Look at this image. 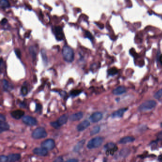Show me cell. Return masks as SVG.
Segmentation results:
<instances>
[{"instance_id": "obj_12", "label": "cell", "mask_w": 162, "mask_h": 162, "mask_svg": "<svg viewBox=\"0 0 162 162\" xmlns=\"http://www.w3.org/2000/svg\"><path fill=\"white\" fill-rule=\"evenodd\" d=\"M127 110V108H122L118 110H117L112 114V117H121L123 116L125 112Z\"/></svg>"}, {"instance_id": "obj_30", "label": "cell", "mask_w": 162, "mask_h": 162, "mask_svg": "<svg viewBox=\"0 0 162 162\" xmlns=\"http://www.w3.org/2000/svg\"><path fill=\"white\" fill-rule=\"evenodd\" d=\"M15 54L16 55L17 57L18 58H20L21 57V52L20 50L19 49H18V48L15 49Z\"/></svg>"}, {"instance_id": "obj_1", "label": "cell", "mask_w": 162, "mask_h": 162, "mask_svg": "<svg viewBox=\"0 0 162 162\" xmlns=\"http://www.w3.org/2000/svg\"><path fill=\"white\" fill-rule=\"evenodd\" d=\"M62 52L65 61L70 63L74 60V51L71 47L65 46L62 48Z\"/></svg>"}, {"instance_id": "obj_42", "label": "cell", "mask_w": 162, "mask_h": 162, "mask_svg": "<svg viewBox=\"0 0 162 162\" xmlns=\"http://www.w3.org/2000/svg\"><path fill=\"white\" fill-rule=\"evenodd\" d=\"M161 127H162V123H161Z\"/></svg>"}, {"instance_id": "obj_35", "label": "cell", "mask_w": 162, "mask_h": 162, "mask_svg": "<svg viewBox=\"0 0 162 162\" xmlns=\"http://www.w3.org/2000/svg\"><path fill=\"white\" fill-rule=\"evenodd\" d=\"M128 149H123L121 151V155L122 156H125V153H128Z\"/></svg>"}, {"instance_id": "obj_31", "label": "cell", "mask_w": 162, "mask_h": 162, "mask_svg": "<svg viewBox=\"0 0 162 162\" xmlns=\"http://www.w3.org/2000/svg\"><path fill=\"white\" fill-rule=\"evenodd\" d=\"M27 92H28V90H27V87H25V86H23V87H22V94H23V95H26L27 94Z\"/></svg>"}, {"instance_id": "obj_33", "label": "cell", "mask_w": 162, "mask_h": 162, "mask_svg": "<svg viewBox=\"0 0 162 162\" xmlns=\"http://www.w3.org/2000/svg\"><path fill=\"white\" fill-rule=\"evenodd\" d=\"M6 120V118L4 115L3 114L0 115V121L1 122H5Z\"/></svg>"}, {"instance_id": "obj_23", "label": "cell", "mask_w": 162, "mask_h": 162, "mask_svg": "<svg viewBox=\"0 0 162 162\" xmlns=\"http://www.w3.org/2000/svg\"><path fill=\"white\" fill-rule=\"evenodd\" d=\"M118 72V70L116 67H112L108 71V73L109 75H114L117 74Z\"/></svg>"}, {"instance_id": "obj_36", "label": "cell", "mask_w": 162, "mask_h": 162, "mask_svg": "<svg viewBox=\"0 0 162 162\" xmlns=\"http://www.w3.org/2000/svg\"><path fill=\"white\" fill-rule=\"evenodd\" d=\"M65 162H79V160L77 159L73 158V159H70L69 160H67Z\"/></svg>"}, {"instance_id": "obj_8", "label": "cell", "mask_w": 162, "mask_h": 162, "mask_svg": "<svg viewBox=\"0 0 162 162\" xmlns=\"http://www.w3.org/2000/svg\"><path fill=\"white\" fill-rule=\"evenodd\" d=\"M34 154L39 156H44L47 155L48 154V150L43 148H34L33 150Z\"/></svg>"}, {"instance_id": "obj_20", "label": "cell", "mask_w": 162, "mask_h": 162, "mask_svg": "<svg viewBox=\"0 0 162 162\" xmlns=\"http://www.w3.org/2000/svg\"><path fill=\"white\" fill-rule=\"evenodd\" d=\"M0 6L2 9H5L10 6V3L8 0H1Z\"/></svg>"}, {"instance_id": "obj_18", "label": "cell", "mask_w": 162, "mask_h": 162, "mask_svg": "<svg viewBox=\"0 0 162 162\" xmlns=\"http://www.w3.org/2000/svg\"><path fill=\"white\" fill-rule=\"evenodd\" d=\"M85 143V140H82L81 141L79 142L76 146H75L74 148V151L75 152H78L83 148L84 144Z\"/></svg>"}, {"instance_id": "obj_19", "label": "cell", "mask_w": 162, "mask_h": 162, "mask_svg": "<svg viewBox=\"0 0 162 162\" xmlns=\"http://www.w3.org/2000/svg\"><path fill=\"white\" fill-rule=\"evenodd\" d=\"M10 126L9 124L5 122H1L0 123V132L2 133L3 132L8 130L9 129Z\"/></svg>"}, {"instance_id": "obj_10", "label": "cell", "mask_w": 162, "mask_h": 162, "mask_svg": "<svg viewBox=\"0 0 162 162\" xmlns=\"http://www.w3.org/2000/svg\"><path fill=\"white\" fill-rule=\"evenodd\" d=\"M89 126L90 122H89L88 120H85L78 125L77 129L79 131H82L86 129L87 127H88Z\"/></svg>"}, {"instance_id": "obj_2", "label": "cell", "mask_w": 162, "mask_h": 162, "mask_svg": "<svg viewBox=\"0 0 162 162\" xmlns=\"http://www.w3.org/2000/svg\"><path fill=\"white\" fill-rule=\"evenodd\" d=\"M156 101L153 100H148L144 102L139 107V110L141 111H146L151 110L156 106Z\"/></svg>"}, {"instance_id": "obj_32", "label": "cell", "mask_w": 162, "mask_h": 162, "mask_svg": "<svg viewBox=\"0 0 162 162\" xmlns=\"http://www.w3.org/2000/svg\"><path fill=\"white\" fill-rule=\"evenodd\" d=\"M86 36L87 38H89L90 40H92L93 39V36H92V34L89 31H86Z\"/></svg>"}, {"instance_id": "obj_21", "label": "cell", "mask_w": 162, "mask_h": 162, "mask_svg": "<svg viewBox=\"0 0 162 162\" xmlns=\"http://www.w3.org/2000/svg\"><path fill=\"white\" fill-rule=\"evenodd\" d=\"M41 56H42V59H43V61L44 62V63H47V62H48V59H47V56L45 50H44V49L41 50Z\"/></svg>"}, {"instance_id": "obj_17", "label": "cell", "mask_w": 162, "mask_h": 162, "mask_svg": "<svg viewBox=\"0 0 162 162\" xmlns=\"http://www.w3.org/2000/svg\"><path fill=\"white\" fill-rule=\"evenodd\" d=\"M55 35L58 40H61L63 37V34L62 32V29L60 27H57L55 30Z\"/></svg>"}, {"instance_id": "obj_13", "label": "cell", "mask_w": 162, "mask_h": 162, "mask_svg": "<svg viewBox=\"0 0 162 162\" xmlns=\"http://www.w3.org/2000/svg\"><path fill=\"white\" fill-rule=\"evenodd\" d=\"M8 162H15L20 160L21 158V155L19 154H10L8 156Z\"/></svg>"}, {"instance_id": "obj_28", "label": "cell", "mask_w": 162, "mask_h": 162, "mask_svg": "<svg viewBox=\"0 0 162 162\" xmlns=\"http://www.w3.org/2000/svg\"><path fill=\"white\" fill-rule=\"evenodd\" d=\"M50 125H51V126L52 127H54L55 129H59L60 127V125L58 124L57 121L51 122V123H50Z\"/></svg>"}, {"instance_id": "obj_5", "label": "cell", "mask_w": 162, "mask_h": 162, "mask_svg": "<svg viewBox=\"0 0 162 162\" xmlns=\"http://www.w3.org/2000/svg\"><path fill=\"white\" fill-rule=\"evenodd\" d=\"M41 146L47 150H51L55 148V141L52 139H48L43 141L41 144Z\"/></svg>"}, {"instance_id": "obj_41", "label": "cell", "mask_w": 162, "mask_h": 162, "mask_svg": "<svg viewBox=\"0 0 162 162\" xmlns=\"http://www.w3.org/2000/svg\"><path fill=\"white\" fill-rule=\"evenodd\" d=\"M159 160H161V161H162V155H161L159 158Z\"/></svg>"}, {"instance_id": "obj_7", "label": "cell", "mask_w": 162, "mask_h": 162, "mask_svg": "<svg viewBox=\"0 0 162 162\" xmlns=\"http://www.w3.org/2000/svg\"><path fill=\"white\" fill-rule=\"evenodd\" d=\"M103 114L99 112H96L94 113L90 117V120L93 123H96V122L99 121L100 120L102 119Z\"/></svg>"}, {"instance_id": "obj_9", "label": "cell", "mask_w": 162, "mask_h": 162, "mask_svg": "<svg viewBox=\"0 0 162 162\" xmlns=\"http://www.w3.org/2000/svg\"><path fill=\"white\" fill-rule=\"evenodd\" d=\"M24 111L21 110H18L13 111L11 113V115L12 117H13L15 119L19 120L21 118H22L24 115Z\"/></svg>"}, {"instance_id": "obj_25", "label": "cell", "mask_w": 162, "mask_h": 162, "mask_svg": "<svg viewBox=\"0 0 162 162\" xmlns=\"http://www.w3.org/2000/svg\"><path fill=\"white\" fill-rule=\"evenodd\" d=\"M154 97L155 99H160L162 97V89L159 90L158 92H156L155 95H154Z\"/></svg>"}, {"instance_id": "obj_34", "label": "cell", "mask_w": 162, "mask_h": 162, "mask_svg": "<svg viewBox=\"0 0 162 162\" xmlns=\"http://www.w3.org/2000/svg\"><path fill=\"white\" fill-rule=\"evenodd\" d=\"M53 162H63V158L61 156L57 158Z\"/></svg>"}, {"instance_id": "obj_38", "label": "cell", "mask_w": 162, "mask_h": 162, "mask_svg": "<svg viewBox=\"0 0 162 162\" xmlns=\"http://www.w3.org/2000/svg\"><path fill=\"white\" fill-rule=\"evenodd\" d=\"M157 139L159 140H162V131L160 132L157 135Z\"/></svg>"}, {"instance_id": "obj_29", "label": "cell", "mask_w": 162, "mask_h": 162, "mask_svg": "<svg viewBox=\"0 0 162 162\" xmlns=\"http://www.w3.org/2000/svg\"><path fill=\"white\" fill-rule=\"evenodd\" d=\"M8 161V158L5 155H2L0 156V162H7Z\"/></svg>"}, {"instance_id": "obj_26", "label": "cell", "mask_w": 162, "mask_h": 162, "mask_svg": "<svg viewBox=\"0 0 162 162\" xmlns=\"http://www.w3.org/2000/svg\"><path fill=\"white\" fill-rule=\"evenodd\" d=\"M2 82H3V87L4 89L5 90H8L9 89V83L6 80H3Z\"/></svg>"}, {"instance_id": "obj_22", "label": "cell", "mask_w": 162, "mask_h": 162, "mask_svg": "<svg viewBox=\"0 0 162 162\" xmlns=\"http://www.w3.org/2000/svg\"><path fill=\"white\" fill-rule=\"evenodd\" d=\"M30 53L34 58H35L36 56V50L35 47H30Z\"/></svg>"}, {"instance_id": "obj_27", "label": "cell", "mask_w": 162, "mask_h": 162, "mask_svg": "<svg viewBox=\"0 0 162 162\" xmlns=\"http://www.w3.org/2000/svg\"><path fill=\"white\" fill-rule=\"evenodd\" d=\"M81 91L79 90H75L71 92V94L72 96H77L81 93Z\"/></svg>"}, {"instance_id": "obj_15", "label": "cell", "mask_w": 162, "mask_h": 162, "mask_svg": "<svg viewBox=\"0 0 162 162\" xmlns=\"http://www.w3.org/2000/svg\"><path fill=\"white\" fill-rule=\"evenodd\" d=\"M135 140V139L132 136H126L121 139L119 141L120 144H126L132 142Z\"/></svg>"}, {"instance_id": "obj_3", "label": "cell", "mask_w": 162, "mask_h": 162, "mask_svg": "<svg viewBox=\"0 0 162 162\" xmlns=\"http://www.w3.org/2000/svg\"><path fill=\"white\" fill-rule=\"evenodd\" d=\"M103 139L102 137L97 136L91 139L87 145V148L89 149L98 148L100 146L103 142Z\"/></svg>"}, {"instance_id": "obj_11", "label": "cell", "mask_w": 162, "mask_h": 162, "mask_svg": "<svg viewBox=\"0 0 162 162\" xmlns=\"http://www.w3.org/2000/svg\"><path fill=\"white\" fill-rule=\"evenodd\" d=\"M83 113L81 112H77L70 115L69 117V119L70 120L72 121H78V120H81V119L83 117Z\"/></svg>"}, {"instance_id": "obj_40", "label": "cell", "mask_w": 162, "mask_h": 162, "mask_svg": "<svg viewBox=\"0 0 162 162\" xmlns=\"http://www.w3.org/2000/svg\"><path fill=\"white\" fill-rule=\"evenodd\" d=\"M159 61L161 64H162V55H161V56H160Z\"/></svg>"}, {"instance_id": "obj_39", "label": "cell", "mask_w": 162, "mask_h": 162, "mask_svg": "<svg viewBox=\"0 0 162 162\" xmlns=\"http://www.w3.org/2000/svg\"><path fill=\"white\" fill-rule=\"evenodd\" d=\"M7 22V20L5 19V18H4V19H2V21H1V23H2V24L3 25V24H5V23H6Z\"/></svg>"}, {"instance_id": "obj_16", "label": "cell", "mask_w": 162, "mask_h": 162, "mask_svg": "<svg viewBox=\"0 0 162 162\" xmlns=\"http://www.w3.org/2000/svg\"><path fill=\"white\" fill-rule=\"evenodd\" d=\"M68 120V117H67V115H63L60 116L57 121L58 123V124L60 125V126L61 127L63 125L67 123Z\"/></svg>"}, {"instance_id": "obj_24", "label": "cell", "mask_w": 162, "mask_h": 162, "mask_svg": "<svg viewBox=\"0 0 162 162\" xmlns=\"http://www.w3.org/2000/svg\"><path fill=\"white\" fill-rule=\"evenodd\" d=\"M100 128L99 126H96L93 128L92 130L91 131V135H94L98 133L100 131Z\"/></svg>"}, {"instance_id": "obj_14", "label": "cell", "mask_w": 162, "mask_h": 162, "mask_svg": "<svg viewBox=\"0 0 162 162\" xmlns=\"http://www.w3.org/2000/svg\"><path fill=\"white\" fill-rule=\"evenodd\" d=\"M126 92V89L125 87L123 86H119L113 91V94L116 95H119L124 94Z\"/></svg>"}, {"instance_id": "obj_37", "label": "cell", "mask_w": 162, "mask_h": 162, "mask_svg": "<svg viewBox=\"0 0 162 162\" xmlns=\"http://www.w3.org/2000/svg\"><path fill=\"white\" fill-rule=\"evenodd\" d=\"M41 110V104H37V106H36V111H39Z\"/></svg>"}, {"instance_id": "obj_4", "label": "cell", "mask_w": 162, "mask_h": 162, "mask_svg": "<svg viewBox=\"0 0 162 162\" xmlns=\"http://www.w3.org/2000/svg\"><path fill=\"white\" fill-rule=\"evenodd\" d=\"M47 136V133L45 129L43 127H38L34 130L32 133V137L34 139H43Z\"/></svg>"}, {"instance_id": "obj_6", "label": "cell", "mask_w": 162, "mask_h": 162, "mask_svg": "<svg viewBox=\"0 0 162 162\" xmlns=\"http://www.w3.org/2000/svg\"><path fill=\"white\" fill-rule=\"evenodd\" d=\"M22 121L24 122L25 124L31 126H35L38 123L37 120L36 119L29 116H26L23 117L22 118Z\"/></svg>"}]
</instances>
